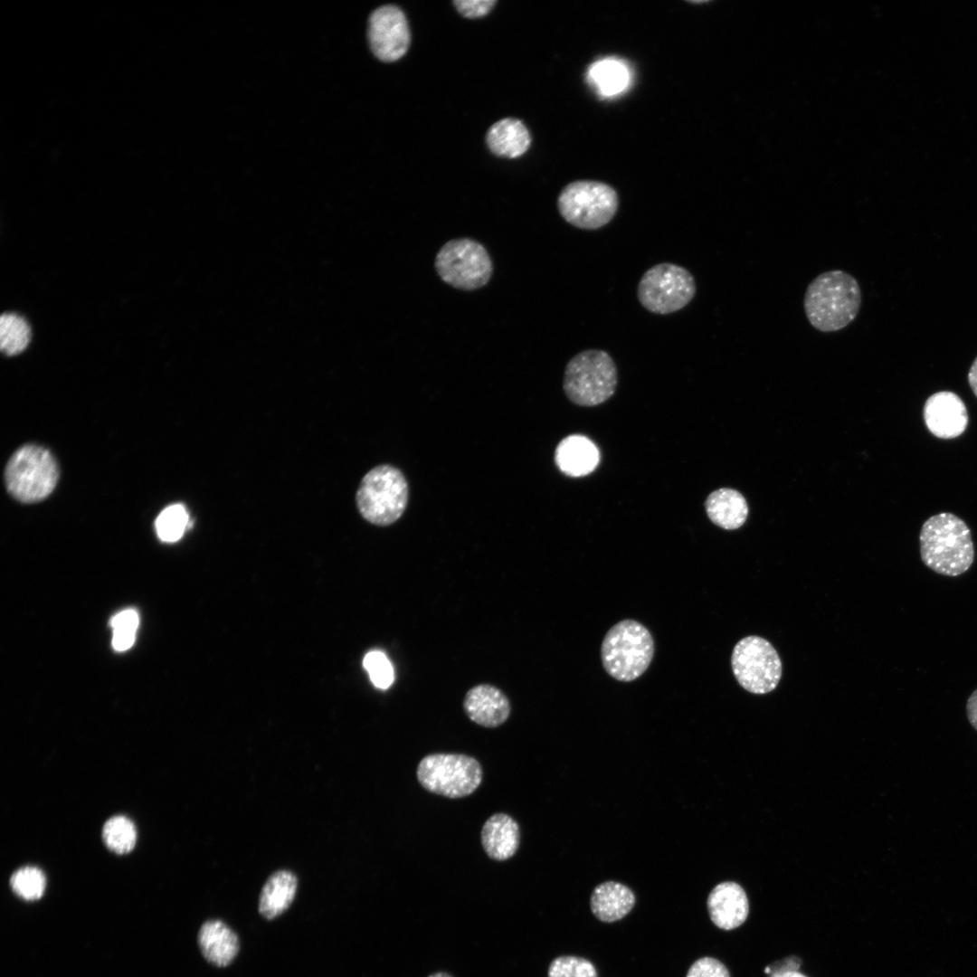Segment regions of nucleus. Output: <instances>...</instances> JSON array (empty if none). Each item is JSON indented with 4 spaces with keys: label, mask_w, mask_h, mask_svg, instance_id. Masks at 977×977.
I'll return each mask as SVG.
<instances>
[{
    "label": "nucleus",
    "mask_w": 977,
    "mask_h": 977,
    "mask_svg": "<svg viewBox=\"0 0 977 977\" xmlns=\"http://www.w3.org/2000/svg\"><path fill=\"white\" fill-rule=\"evenodd\" d=\"M858 280L842 270L819 274L807 286L803 308L812 327L822 333L836 332L857 318L861 306Z\"/></svg>",
    "instance_id": "f257e3e1"
},
{
    "label": "nucleus",
    "mask_w": 977,
    "mask_h": 977,
    "mask_svg": "<svg viewBox=\"0 0 977 977\" xmlns=\"http://www.w3.org/2000/svg\"><path fill=\"white\" fill-rule=\"evenodd\" d=\"M919 545L924 564L941 575H961L974 561L971 530L953 513H939L926 519L919 534Z\"/></svg>",
    "instance_id": "f03ea898"
},
{
    "label": "nucleus",
    "mask_w": 977,
    "mask_h": 977,
    "mask_svg": "<svg viewBox=\"0 0 977 977\" xmlns=\"http://www.w3.org/2000/svg\"><path fill=\"white\" fill-rule=\"evenodd\" d=\"M654 642L649 630L634 620L614 624L605 634L601 647L602 663L606 672L620 681H632L650 666Z\"/></svg>",
    "instance_id": "7ed1b4c3"
},
{
    "label": "nucleus",
    "mask_w": 977,
    "mask_h": 977,
    "mask_svg": "<svg viewBox=\"0 0 977 977\" xmlns=\"http://www.w3.org/2000/svg\"><path fill=\"white\" fill-rule=\"evenodd\" d=\"M617 383V367L612 357L604 350L586 349L567 363L563 388L574 404L595 406L613 395Z\"/></svg>",
    "instance_id": "20e7f679"
},
{
    "label": "nucleus",
    "mask_w": 977,
    "mask_h": 977,
    "mask_svg": "<svg viewBox=\"0 0 977 977\" xmlns=\"http://www.w3.org/2000/svg\"><path fill=\"white\" fill-rule=\"evenodd\" d=\"M408 501V485L395 467L379 465L362 479L356 495L360 515L369 523L385 526L403 515Z\"/></svg>",
    "instance_id": "39448f33"
},
{
    "label": "nucleus",
    "mask_w": 977,
    "mask_h": 977,
    "mask_svg": "<svg viewBox=\"0 0 977 977\" xmlns=\"http://www.w3.org/2000/svg\"><path fill=\"white\" fill-rule=\"evenodd\" d=\"M421 786L449 799L472 794L480 785L483 770L474 757L463 754L437 753L422 757L416 769Z\"/></svg>",
    "instance_id": "423d86ee"
},
{
    "label": "nucleus",
    "mask_w": 977,
    "mask_h": 977,
    "mask_svg": "<svg viewBox=\"0 0 977 977\" xmlns=\"http://www.w3.org/2000/svg\"><path fill=\"white\" fill-rule=\"evenodd\" d=\"M619 197L610 185L594 180H578L565 185L557 198V208L571 225L582 230H597L615 216Z\"/></svg>",
    "instance_id": "0eeeda50"
},
{
    "label": "nucleus",
    "mask_w": 977,
    "mask_h": 977,
    "mask_svg": "<svg viewBox=\"0 0 977 977\" xmlns=\"http://www.w3.org/2000/svg\"><path fill=\"white\" fill-rule=\"evenodd\" d=\"M59 478L52 453L37 445H24L10 458L5 471L7 490L16 499L33 503L47 498Z\"/></svg>",
    "instance_id": "6e6552de"
},
{
    "label": "nucleus",
    "mask_w": 977,
    "mask_h": 977,
    "mask_svg": "<svg viewBox=\"0 0 977 977\" xmlns=\"http://www.w3.org/2000/svg\"><path fill=\"white\" fill-rule=\"evenodd\" d=\"M693 275L684 267L662 262L648 269L637 286V297L648 311L667 315L685 308L696 295Z\"/></svg>",
    "instance_id": "1a4fd4ad"
},
{
    "label": "nucleus",
    "mask_w": 977,
    "mask_h": 977,
    "mask_svg": "<svg viewBox=\"0 0 977 977\" xmlns=\"http://www.w3.org/2000/svg\"><path fill=\"white\" fill-rule=\"evenodd\" d=\"M435 268L444 282L464 290L483 287L492 274V262L487 250L469 238L446 242L436 255Z\"/></svg>",
    "instance_id": "9d476101"
},
{
    "label": "nucleus",
    "mask_w": 977,
    "mask_h": 977,
    "mask_svg": "<svg viewBox=\"0 0 977 977\" xmlns=\"http://www.w3.org/2000/svg\"><path fill=\"white\" fill-rule=\"evenodd\" d=\"M733 673L745 690L754 694L773 691L782 676V662L773 646L759 636H747L735 646Z\"/></svg>",
    "instance_id": "9b49d317"
},
{
    "label": "nucleus",
    "mask_w": 977,
    "mask_h": 977,
    "mask_svg": "<svg viewBox=\"0 0 977 977\" xmlns=\"http://www.w3.org/2000/svg\"><path fill=\"white\" fill-rule=\"evenodd\" d=\"M368 39L379 60L392 62L402 58L410 45V30L403 12L392 5L375 9L369 18Z\"/></svg>",
    "instance_id": "f8f14e48"
},
{
    "label": "nucleus",
    "mask_w": 977,
    "mask_h": 977,
    "mask_svg": "<svg viewBox=\"0 0 977 977\" xmlns=\"http://www.w3.org/2000/svg\"><path fill=\"white\" fill-rule=\"evenodd\" d=\"M923 416L928 431L944 440L962 435L969 422L964 403L951 391H940L929 396L924 405Z\"/></svg>",
    "instance_id": "ddd939ff"
},
{
    "label": "nucleus",
    "mask_w": 977,
    "mask_h": 977,
    "mask_svg": "<svg viewBox=\"0 0 977 977\" xmlns=\"http://www.w3.org/2000/svg\"><path fill=\"white\" fill-rule=\"evenodd\" d=\"M467 716L479 726L495 728L503 725L511 711L510 702L503 691L489 684L471 688L463 699Z\"/></svg>",
    "instance_id": "4468645a"
},
{
    "label": "nucleus",
    "mask_w": 977,
    "mask_h": 977,
    "mask_svg": "<svg viewBox=\"0 0 977 977\" xmlns=\"http://www.w3.org/2000/svg\"><path fill=\"white\" fill-rule=\"evenodd\" d=\"M707 909L712 922L724 930H732L747 918L749 903L743 887L735 882L716 885L707 898Z\"/></svg>",
    "instance_id": "2eb2a0df"
},
{
    "label": "nucleus",
    "mask_w": 977,
    "mask_h": 977,
    "mask_svg": "<svg viewBox=\"0 0 977 977\" xmlns=\"http://www.w3.org/2000/svg\"><path fill=\"white\" fill-rule=\"evenodd\" d=\"M197 943L204 958L217 967L230 965L240 950L237 934L220 919H209L201 925Z\"/></svg>",
    "instance_id": "dca6fc26"
},
{
    "label": "nucleus",
    "mask_w": 977,
    "mask_h": 977,
    "mask_svg": "<svg viewBox=\"0 0 977 977\" xmlns=\"http://www.w3.org/2000/svg\"><path fill=\"white\" fill-rule=\"evenodd\" d=\"M518 823L510 815L498 812L483 824L480 841L487 856L496 861L511 858L520 845Z\"/></svg>",
    "instance_id": "f3484780"
},
{
    "label": "nucleus",
    "mask_w": 977,
    "mask_h": 977,
    "mask_svg": "<svg viewBox=\"0 0 977 977\" xmlns=\"http://www.w3.org/2000/svg\"><path fill=\"white\" fill-rule=\"evenodd\" d=\"M555 460L567 476L581 477L591 473L598 465L600 453L596 445L579 434L564 438L557 445Z\"/></svg>",
    "instance_id": "a211bd4d"
},
{
    "label": "nucleus",
    "mask_w": 977,
    "mask_h": 977,
    "mask_svg": "<svg viewBox=\"0 0 977 977\" xmlns=\"http://www.w3.org/2000/svg\"><path fill=\"white\" fill-rule=\"evenodd\" d=\"M297 888L298 878L293 872L280 869L272 873L260 893V915L267 920H272L283 914L292 904Z\"/></svg>",
    "instance_id": "6ab92c4d"
},
{
    "label": "nucleus",
    "mask_w": 977,
    "mask_h": 977,
    "mask_svg": "<svg viewBox=\"0 0 977 977\" xmlns=\"http://www.w3.org/2000/svg\"><path fill=\"white\" fill-rule=\"evenodd\" d=\"M634 905V893L627 886L614 881L598 885L590 899L593 914L605 923L621 919L631 912Z\"/></svg>",
    "instance_id": "aec40b11"
},
{
    "label": "nucleus",
    "mask_w": 977,
    "mask_h": 977,
    "mask_svg": "<svg viewBox=\"0 0 977 977\" xmlns=\"http://www.w3.org/2000/svg\"><path fill=\"white\" fill-rule=\"evenodd\" d=\"M705 508L714 524L727 530L742 526L748 514L747 503L743 495L727 488L710 493L705 501Z\"/></svg>",
    "instance_id": "412c9836"
},
{
    "label": "nucleus",
    "mask_w": 977,
    "mask_h": 977,
    "mask_svg": "<svg viewBox=\"0 0 977 977\" xmlns=\"http://www.w3.org/2000/svg\"><path fill=\"white\" fill-rule=\"evenodd\" d=\"M486 140L493 154L516 158L528 149L531 137L528 129L520 120L507 118L497 121L489 128Z\"/></svg>",
    "instance_id": "4be33fe9"
},
{
    "label": "nucleus",
    "mask_w": 977,
    "mask_h": 977,
    "mask_svg": "<svg viewBox=\"0 0 977 977\" xmlns=\"http://www.w3.org/2000/svg\"><path fill=\"white\" fill-rule=\"evenodd\" d=\"M589 76L599 92L611 96L622 91L629 83V72L620 62L606 59L594 63Z\"/></svg>",
    "instance_id": "5701e85b"
},
{
    "label": "nucleus",
    "mask_w": 977,
    "mask_h": 977,
    "mask_svg": "<svg viewBox=\"0 0 977 977\" xmlns=\"http://www.w3.org/2000/svg\"><path fill=\"white\" fill-rule=\"evenodd\" d=\"M28 323L14 313H5L0 318V347L7 356L24 351L30 342Z\"/></svg>",
    "instance_id": "b1692460"
},
{
    "label": "nucleus",
    "mask_w": 977,
    "mask_h": 977,
    "mask_svg": "<svg viewBox=\"0 0 977 977\" xmlns=\"http://www.w3.org/2000/svg\"><path fill=\"white\" fill-rule=\"evenodd\" d=\"M191 523L185 507L183 504H173L160 512L156 519L155 526L160 540L173 543L183 536Z\"/></svg>",
    "instance_id": "393cba45"
},
{
    "label": "nucleus",
    "mask_w": 977,
    "mask_h": 977,
    "mask_svg": "<svg viewBox=\"0 0 977 977\" xmlns=\"http://www.w3.org/2000/svg\"><path fill=\"white\" fill-rule=\"evenodd\" d=\"M102 837L107 847L119 854L129 852L137 840V830L130 820L115 816L106 821Z\"/></svg>",
    "instance_id": "a878e982"
},
{
    "label": "nucleus",
    "mask_w": 977,
    "mask_h": 977,
    "mask_svg": "<svg viewBox=\"0 0 977 977\" xmlns=\"http://www.w3.org/2000/svg\"><path fill=\"white\" fill-rule=\"evenodd\" d=\"M13 891L25 900L40 898L45 888L43 873L34 867H24L16 870L10 878Z\"/></svg>",
    "instance_id": "bb28decb"
},
{
    "label": "nucleus",
    "mask_w": 977,
    "mask_h": 977,
    "mask_svg": "<svg viewBox=\"0 0 977 977\" xmlns=\"http://www.w3.org/2000/svg\"><path fill=\"white\" fill-rule=\"evenodd\" d=\"M138 622V614L132 609L122 611L112 618V646L116 650L124 651L133 645Z\"/></svg>",
    "instance_id": "cd10ccee"
},
{
    "label": "nucleus",
    "mask_w": 977,
    "mask_h": 977,
    "mask_svg": "<svg viewBox=\"0 0 977 977\" xmlns=\"http://www.w3.org/2000/svg\"><path fill=\"white\" fill-rule=\"evenodd\" d=\"M548 977H598L593 964L577 956H560L553 960L548 968Z\"/></svg>",
    "instance_id": "c85d7f7f"
},
{
    "label": "nucleus",
    "mask_w": 977,
    "mask_h": 977,
    "mask_svg": "<svg viewBox=\"0 0 977 977\" xmlns=\"http://www.w3.org/2000/svg\"><path fill=\"white\" fill-rule=\"evenodd\" d=\"M363 666L376 688L385 689L392 685L394 669L384 652L379 650L368 652L364 658Z\"/></svg>",
    "instance_id": "c756f323"
},
{
    "label": "nucleus",
    "mask_w": 977,
    "mask_h": 977,
    "mask_svg": "<svg viewBox=\"0 0 977 977\" xmlns=\"http://www.w3.org/2000/svg\"><path fill=\"white\" fill-rule=\"evenodd\" d=\"M686 977H730V973L720 961L712 957H703L693 963Z\"/></svg>",
    "instance_id": "7c9ffc66"
},
{
    "label": "nucleus",
    "mask_w": 977,
    "mask_h": 977,
    "mask_svg": "<svg viewBox=\"0 0 977 977\" xmlns=\"http://www.w3.org/2000/svg\"><path fill=\"white\" fill-rule=\"evenodd\" d=\"M494 0H457L454 5L461 15L477 18L486 15L493 8Z\"/></svg>",
    "instance_id": "2f4dec72"
},
{
    "label": "nucleus",
    "mask_w": 977,
    "mask_h": 977,
    "mask_svg": "<svg viewBox=\"0 0 977 977\" xmlns=\"http://www.w3.org/2000/svg\"><path fill=\"white\" fill-rule=\"evenodd\" d=\"M966 715L969 723L977 731V688L972 691L967 700Z\"/></svg>",
    "instance_id": "473e14b6"
},
{
    "label": "nucleus",
    "mask_w": 977,
    "mask_h": 977,
    "mask_svg": "<svg viewBox=\"0 0 977 977\" xmlns=\"http://www.w3.org/2000/svg\"><path fill=\"white\" fill-rule=\"evenodd\" d=\"M968 382L974 395L977 397V357L974 359L969 370Z\"/></svg>",
    "instance_id": "72a5a7b5"
},
{
    "label": "nucleus",
    "mask_w": 977,
    "mask_h": 977,
    "mask_svg": "<svg viewBox=\"0 0 977 977\" xmlns=\"http://www.w3.org/2000/svg\"><path fill=\"white\" fill-rule=\"evenodd\" d=\"M772 977H807V976H805L804 974H802V973H801V972H799L797 971H786V972L774 973V974L772 975Z\"/></svg>",
    "instance_id": "f704fd0d"
},
{
    "label": "nucleus",
    "mask_w": 977,
    "mask_h": 977,
    "mask_svg": "<svg viewBox=\"0 0 977 977\" xmlns=\"http://www.w3.org/2000/svg\"><path fill=\"white\" fill-rule=\"evenodd\" d=\"M428 977H452V976L451 974L447 973V972H434V973L429 975Z\"/></svg>",
    "instance_id": "c9c22d12"
}]
</instances>
